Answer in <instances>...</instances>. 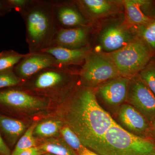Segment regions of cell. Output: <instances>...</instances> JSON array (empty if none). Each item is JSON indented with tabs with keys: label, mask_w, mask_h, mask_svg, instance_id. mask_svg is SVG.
Masks as SVG:
<instances>
[{
	"label": "cell",
	"mask_w": 155,
	"mask_h": 155,
	"mask_svg": "<svg viewBox=\"0 0 155 155\" xmlns=\"http://www.w3.org/2000/svg\"><path fill=\"white\" fill-rule=\"evenodd\" d=\"M64 120L82 144L92 151L116 122L100 106L93 89L84 87L78 90L70 100Z\"/></svg>",
	"instance_id": "obj_1"
},
{
	"label": "cell",
	"mask_w": 155,
	"mask_h": 155,
	"mask_svg": "<svg viewBox=\"0 0 155 155\" xmlns=\"http://www.w3.org/2000/svg\"><path fill=\"white\" fill-rule=\"evenodd\" d=\"M25 25L29 53L50 47L59 28L53 14L52 1L31 0L19 12Z\"/></svg>",
	"instance_id": "obj_2"
},
{
	"label": "cell",
	"mask_w": 155,
	"mask_h": 155,
	"mask_svg": "<svg viewBox=\"0 0 155 155\" xmlns=\"http://www.w3.org/2000/svg\"><path fill=\"white\" fill-rule=\"evenodd\" d=\"M93 152L98 155H155V140L130 133L115 122Z\"/></svg>",
	"instance_id": "obj_3"
},
{
	"label": "cell",
	"mask_w": 155,
	"mask_h": 155,
	"mask_svg": "<svg viewBox=\"0 0 155 155\" xmlns=\"http://www.w3.org/2000/svg\"><path fill=\"white\" fill-rule=\"evenodd\" d=\"M151 50L137 37L123 48L107 54L120 75L131 78L149 63L152 57Z\"/></svg>",
	"instance_id": "obj_4"
},
{
	"label": "cell",
	"mask_w": 155,
	"mask_h": 155,
	"mask_svg": "<svg viewBox=\"0 0 155 155\" xmlns=\"http://www.w3.org/2000/svg\"><path fill=\"white\" fill-rule=\"evenodd\" d=\"M79 76L84 87L91 88L122 76L107 53L93 50L85 59Z\"/></svg>",
	"instance_id": "obj_5"
},
{
	"label": "cell",
	"mask_w": 155,
	"mask_h": 155,
	"mask_svg": "<svg viewBox=\"0 0 155 155\" xmlns=\"http://www.w3.org/2000/svg\"><path fill=\"white\" fill-rule=\"evenodd\" d=\"M127 100L150 123L155 119V95L138 76L130 78Z\"/></svg>",
	"instance_id": "obj_6"
},
{
	"label": "cell",
	"mask_w": 155,
	"mask_h": 155,
	"mask_svg": "<svg viewBox=\"0 0 155 155\" xmlns=\"http://www.w3.org/2000/svg\"><path fill=\"white\" fill-rule=\"evenodd\" d=\"M69 67H50L31 77V89L40 92L60 90L73 76ZM29 79V78H28Z\"/></svg>",
	"instance_id": "obj_7"
},
{
	"label": "cell",
	"mask_w": 155,
	"mask_h": 155,
	"mask_svg": "<svg viewBox=\"0 0 155 155\" xmlns=\"http://www.w3.org/2000/svg\"><path fill=\"white\" fill-rule=\"evenodd\" d=\"M137 37L132 26L115 23L105 27L99 35V41L104 51L111 53L123 48Z\"/></svg>",
	"instance_id": "obj_8"
},
{
	"label": "cell",
	"mask_w": 155,
	"mask_h": 155,
	"mask_svg": "<svg viewBox=\"0 0 155 155\" xmlns=\"http://www.w3.org/2000/svg\"><path fill=\"white\" fill-rule=\"evenodd\" d=\"M0 104L22 110H39L47 105L45 100L15 87L0 90Z\"/></svg>",
	"instance_id": "obj_9"
},
{
	"label": "cell",
	"mask_w": 155,
	"mask_h": 155,
	"mask_svg": "<svg viewBox=\"0 0 155 155\" xmlns=\"http://www.w3.org/2000/svg\"><path fill=\"white\" fill-rule=\"evenodd\" d=\"M60 66L55 59L48 54L41 52L28 53L14 67L13 70L23 81L44 69Z\"/></svg>",
	"instance_id": "obj_10"
},
{
	"label": "cell",
	"mask_w": 155,
	"mask_h": 155,
	"mask_svg": "<svg viewBox=\"0 0 155 155\" xmlns=\"http://www.w3.org/2000/svg\"><path fill=\"white\" fill-rule=\"evenodd\" d=\"M53 14L59 29L89 26V22L80 12L75 2L52 1Z\"/></svg>",
	"instance_id": "obj_11"
},
{
	"label": "cell",
	"mask_w": 155,
	"mask_h": 155,
	"mask_svg": "<svg viewBox=\"0 0 155 155\" xmlns=\"http://www.w3.org/2000/svg\"><path fill=\"white\" fill-rule=\"evenodd\" d=\"M75 2L89 22L91 20L116 14L123 6V1L78 0Z\"/></svg>",
	"instance_id": "obj_12"
},
{
	"label": "cell",
	"mask_w": 155,
	"mask_h": 155,
	"mask_svg": "<svg viewBox=\"0 0 155 155\" xmlns=\"http://www.w3.org/2000/svg\"><path fill=\"white\" fill-rule=\"evenodd\" d=\"M89 26L70 28H60L50 47H57L78 49L89 46Z\"/></svg>",
	"instance_id": "obj_13"
},
{
	"label": "cell",
	"mask_w": 155,
	"mask_h": 155,
	"mask_svg": "<svg viewBox=\"0 0 155 155\" xmlns=\"http://www.w3.org/2000/svg\"><path fill=\"white\" fill-rule=\"evenodd\" d=\"M118 119L122 127L130 133L143 137L150 132V122L129 104L121 105L118 112Z\"/></svg>",
	"instance_id": "obj_14"
},
{
	"label": "cell",
	"mask_w": 155,
	"mask_h": 155,
	"mask_svg": "<svg viewBox=\"0 0 155 155\" xmlns=\"http://www.w3.org/2000/svg\"><path fill=\"white\" fill-rule=\"evenodd\" d=\"M130 78L120 76L98 87L97 94L107 104L116 107L127 100Z\"/></svg>",
	"instance_id": "obj_15"
},
{
	"label": "cell",
	"mask_w": 155,
	"mask_h": 155,
	"mask_svg": "<svg viewBox=\"0 0 155 155\" xmlns=\"http://www.w3.org/2000/svg\"><path fill=\"white\" fill-rule=\"evenodd\" d=\"M91 51L89 45L78 49L53 47L43 50L41 52L51 56L60 66L69 67L75 65L82 66L87 57Z\"/></svg>",
	"instance_id": "obj_16"
},
{
	"label": "cell",
	"mask_w": 155,
	"mask_h": 155,
	"mask_svg": "<svg viewBox=\"0 0 155 155\" xmlns=\"http://www.w3.org/2000/svg\"><path fill=\"white\" fill-rule=\"evenodd\" d=\"M147 3L146 1L138 0L123 1L126 24L130 26L145 25L154 21L146 15L142 11V6Z\"/></svg>",
	"instance_id": "obj_17"
},
{
	"label": "cell",
	"mask_w": 155,
	"mask_h": 155,
	"mask_svg": "<svg viewBox=\"0 0 155 155\" xmlns=\"http://www.w3.org/2000/svg\"><path fill=\"white\" fill-rule=\"evenodd\" d=\"M39 146L45 153L54 155H78L63 138H48Z\"/></svg>",
	"instance_id": "obj_18"
},
{
	"label": "cell",
	"mask_w": 155,
	"mask_h": 155,
	"mask_svg": "<svg viewBox=\"0 0 155 155\" xmlns=\"http://www.w3.org/2000/svg\"><path fill=\"white\" fill-rule=\"evenodd\" d=\"M0 127L10 140L14 141L25 131L26 126L20 120L0 115Z\"/></svg>",
	"instance_id": "obj_19"
},
{
	"label": "cell",
	"mask_w": 155,
	"mask_h": 155,
	"mask_svg": "<svg viewBox=\"0 0 155 155\" xmlns=\"http://www.w3.org/2000/svg\"><path fill=\"white\" fill-rule=\"evenodd\" d=\"M13 50H5L0 52V72L14 69V67L26 56Z\"/></svg>",
	"instance_id": "obj_20"
},
{
	"label": "cell",
	"mask_w": 155,
	"mask_h": 155,
	"mask_svg": "<svg viewBox=\"0 0 155 155\" xmlns=\"http://www.w3.org/2000/svg\"><path fill=\"white\" fill-rule=\"evenodd\" d=\"M63 124V122L59 120L45 121L37 124L34 134L40 137H52L60 132Z\"/></svg>",
	"instance_id": "obj_21"
},
{
	"label": "cell",
	"mask_w": 155,
	"mask_h": 155,
	"mask_svg": "<svg viewBox=\"0 0 155 155\" xmlns=\"http://www.w3.org/2000/svg\"><path fill=\"white\" fill-rule=\"evenodd\" d=\"M132 27L137 36L151 49L155 50V20L147 25Z\"/></svg>",
	"instance_id": "obj_22"
},
{
	"label": "cell",
	"mask_w": 155,
	"mask_h": 155,
	"mask_svg": "<svg viewBox=\"0 0 155 155\" xmlns=\"http://www.w3.org/2000/svg\"><path fill=\"white\" fill-rule=\"evenodd\" d=\"M36 123H33L24 133L17 143L11 155H18L19 153L30 148L38 146L37 142L34 137V131Z\"/></svg>",
	"instance_id": "obj_23"
},
{
	"label": "cell",
	"mask_w": 155,
	"mask_h": 155,
	"mask_svg": "<svg viewBox=\"0 0 155 155\" xmlns=\"http://www.w3.org/2000/svg\"><path fill=\"white\" fill-rule=\"evenodd\" d=\"M60 133L62 134L64 141L76 152L78 155L81 154L87 149L82 144L76 134L67 125L63 126Z\"/></svg>",
	"instance_id": "obj_24"
},
{
	"label": "cell",
	"mask_w": 155,
	"mask_h": 155,
	"mask_svg": "<svg viewBox=\"0 0 155 155\" xmlns=\"http://www.w3.org/2000/svg\"><path fill=\"white\" fill-rule=\"evenodd\" d=\"M138 75L155 95V64L149 63Z\"/></svg>",
	"instance_id": "obj_25"
},
{
	"label": "cell",
	"mask_w": 155,
	"mask_h": 155,
	"mask_svg": "<svg viewBox=\"0 0 155 155\" xmlns=\"http://www.w3.org/2000/svg\"><path fill=\"white\" fill-rule=\"evenodd\" d=\"M22 83L23 81L16 75L13 70L0 72V90L16 87Z\"/></svg>",
	"instance_id": "obj_26"
},
{
	"label": "cell",
	"mask_w": 155,
	"mask_h": 155,
	"mask_svg": "<svg viewBox=\"0 0 155 155\" xmlns=\"http://www.w3.org/2000/svg\"><path fill=\"white\" fill-rule=\"evenodd\" d=\"M8 1L12 9L19 13L28 5L31 0H8Z\"/></svg>",
	"instance_id": "obj_27"
},
{
	"label": "cell",
	"mask_w": 155,
	"mask_h": 155,
	"mask_svg": "<svg viewBox=\"0 0 155 155\" xmlns=\"http://www.w3.org/2000/svg\"><path fill=\"white\" fill-rule=\"evenodd\" d=\"M45 153L38 146L25 150L18 155H41Z\"/></svg>",
	"instance_id": "obj_28"
},
{
	"label": "cell",
	"mask_w": 155,
	"mask_h": 155,
	"mask_svg": "<svg viewBox=\"0 0 155 155\" xmlns=\"http://www.w3.org/2000/svg\"><path fill=\"white\" fill-rule=\"evenodd\" d=\"M12 10L8 0H0V17L8 14Z\"/></svg>",
	"instance_id": "obj_29"
},
{
	"label": "cell",
	"mask_w": 155,
	"mask_h": 155,
	"mask_svg": "<svg viewBox=\"0 0 155 155\" xmlns=\"http://www.w3.org/2000/svg\"><path fill=\"white\" fill-rule=\"evenodd\" d=\"M11 151L0 135V155H11Z\"/></svg>",
	"instance_id": "obj_30"
},
{
	"label": "cell",
	"mask_w": 155,
	"mask_h": 155,
	"mask_svg": "<svg viewBox=\"0 0 155 155\" xmlns=\"http://www.w3.org/2000/svg\"><path fill=\"white\" fill-rule=\"evenodd\" d=\"M80 155H98L96 153L93 152L92 151L88 149H87L83 153L81 154Z\"/></svg>",
	"instance_id": "obj_31"
},
{
	"label": "cell",
	"mask_w": 155,
	"mask_h": 155,
	"mask_svg": "<svg viewBox=\"0 0 155 155\" xmlns=\"http://www.w3.org/2000/svg\"><path fill=\"white\" fill-rule=\"evenodd\" d=\"M151 123L152 124L153 129L154 130L155 132V119Z\"/></svg>",
	"instance_id": "obj_32"
},
{
	"label": "cell",
	"mask_w": 155,
	"mask_h": 155,
	"mask_svg": "<svg viewBox=\"0 0 155 155\" xmlns=\"http://www.w3.org/2000/svg\"><path fill=\"white\" fill-rule=\"evenodd\" d=\"M41 155H54L52 154L49 153H45Z\"/></svg>",
	"instance_id": "obj_33"
}]
</instances>
